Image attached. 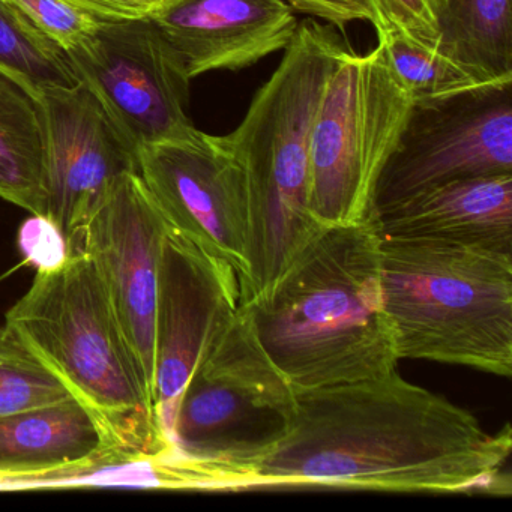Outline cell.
I'll return each instance as SVG.
<instances>
[{
    "label": "cell",
    "mask_w": 512,
    "mask_h": 512,
    "mask_svg": "<svg viewBox=\"0 0 512 512\" xmlns=\"http://www.w3.org/2000/svg\"><path fill=\"white\" fill-rule=\"evenodd\" d=\"M293 10L344 29L353 22H368L377 28V16L370 0H287Z\"/></svg>",
    "instance_id": "obj_26"
},
{
    "label": "cell",
    "mask_w": 512,
    "mask_h": 512,
    "mask_svg": "<svg viewBox=\"0 0 512 512\" xmlns=\"http://www.w3.org/2000/svg\"><path fill=\"white\" fill-rule=\"evenodd\" d=\"M151 17L191 79L253 67L286 50L299 26L287 0H179Z\"/></svg>",
    "instance_id": "obj_14"
},
{
    "label": "cell",
    "mask_w": 512,
    "mask_h": 512,
    "mask_svg": "<svg viewBox=\"0 0 512 512\" xmlns=\"http://www.w3.org/2000/svg\"><path fill=\"white\" fill-rule=\"evenodd\" d=\"M512 173V80L413 104L377 182L373 215L455 179Z\"/></svg>",
    "instance_id": "obj_9"
},
{
    "label": "cell",
    "mask_w": 512,
    "mask_h": 512,
    "mask_svg": "<svg viewBox=\"0 0 512 512\" xmlns=\"http://www.w3.org/2000/svg\"><path fill=\"white\" fill-rule=\"evenodd\" d=\"M295 394L289 431L257 467L262 487L511 493L502 484L509 425L488 433L469 410L397 370Z\"/></svg>",
    "instance_id": "obj_1"
},
{
    "label": "cell",
    "mask_w": 512,
    "mask_h": 512,
    "mask_svg": "<svg viewBox=\"0 0 512 512\" xmlns=\"http://www.w3.org/2000/svg\"><path fill=\"white\" fill-rule=\"evenodd\" d=\"M67 58L77 82L95 95L134 154L196 130L190 118L193 79L152 17L101 20Z\"/></svg>",
    "instance_id": "obj_8"
},
{
    "label": "cell",
    "mask_w": 512,
    "mask_h": 512,
    "mask_svg": "<svg viewBox=\"0 0 512 512\" xmlns=\"http://www.w3.org/2000/svg\"><path fill=\"white\" fill-rule=\"evenodd\" d=\"M377 43L413 104L433 103L490 85L479 74L437 46L418 43L392 29L377 32ZM497 83V82H494Z\"/></svg>",
    "instance_id": "obj_20"
},
{
    "label": "cell",
    "mask_w": 512,
    "mask_h": 512,
    "mask_svg": "<svg viewBox=\"0 0 512 512\" xmlns=\"http://www.w3.org/2000/svg\"><path fill=\"white\" fill-rule=\"evenodd\" d=\"M413 100L382 44L347 50L326 82L311 136L310 212L319 226L373 217L377 182L400 142Z\"/></svg>",
    "instance_id": "obj_7"
},
{
    "label": "cell",
    "mask_w": 512,
    "mask_h": 512,
    "mask_svg": "<svg viewBox=\"0 0 512 512\" xmlns=\"http://www.w3.org/2000/svg\"><path fill=\"white\" fill-rule=\"evenodd\" d=\"M74 7L88 11L103 22H121V20L151 17L134 0H67Z\"/></svg>",
    "instance_id": "obj_27"
},
{
    "label": "cell",
    "mask_w": 512,
    "mask_h": 512,
    "mask_svg": "<svg viewBox=\"0 0 512 512\" xmlns=\"http://www.w3.org/2000/svg\"><path fill=\"white\" fill-rule=\"evenodd\" d=\"M386 310L400 359L512 376V253L383 238Z\"/></svg>",
    "instance_id": "obj_4"
},
{
    "label": "cell",
    "mask_w": 512,
    "mask_h": 512,
    "mask_svg": "<svg viewBox=\"0 0 512 512\" xmlns=\"http://www.w3.org/2000/svg\"><path fill=\"white\" fill-rule=\"evenodd\" d=\"M167 227L139 172H128L116 181L103 205L70 242V253L89 254L100 272L152 409L155 314Z\"/></svg>",
    "instance_id": "obj_12"
},
{
    "label": "cell",
    "mask_w": 512,
    "mask_h": 512,
    "mask_svg": "<svg viewBox=\"0 0 512 512\" xmlns=\"http://www.w3.org/2000/svg\"><path fill=\"white\" fill-rule=\"evenodd\" d=\"M437 47L485 82L512 80L511 0H449Z\"/></svg>",
    "instance_id": "obj_19"
},
{
    "label": "cell",
    "mask_w": 512,
    "mask_h": 512,
    "mask_svg": "<svg viewBox=\"0 0 512 512\" xmlns=\"http://www.w3.org/2000/svg\"><path fill=\"white\" fill-rule=\"evenodd\" d=\"M241 299L232 266L167 227L155 314L154 416L169 445L182 394L232 322Z\"/></svg>",
    "instance_id": "obj_11"
},
{
    "label": "cell",
    "mask_w": 512,
    "mask_h": 512,
    "mask_svg": "<svg viewBox=\"0 0 512 512\" xmlns=\"http://www.w3.org/2000/svg\"><path fill=\"white\" fill-rule=\"evenodd\" d=\"M44 125L47 217L70 242L103 205L113 185L139 172L137 155L82 83L38 95Z\"/></svg>",
    "instance_id": "obj_13"
},
{
    "label": "cell",
    "mask_w": 512,
    "mask_h": 512,
    "mask_svg": "<svg viewBox=\"0 0 512 512\" xmlns=\"http://www.w3.org/2000/svg\"><path fill=\"white\" fill-rule=\"evenodd\" d=\"M380 244L374 217L323 227L262 298L242 302L293 389L377 379L397 368Z\"/></svg>",
    "instance_id": "obj_2"
},
{
    "label": "cell",
    "mask_w": 512,
    "mask_h": 512,
    "mask_svg": "<svg viewBox=\"0 0 512 512\" xmlns=\"http://www.w3.org/2000/svg\"><path fill=\"white\" fill-rule=\"evenodd\" d=\"M73 397L64 383L16 337L0 328V418Z\"/></svg>",
    "instance_id": "obj_22"
},
{
    "label": "cell",
    "mask_w": 512,
    "mask_h": 512,
    "mask_svg": "<svg viewBox=\"0 0 512 512\" xmlns=\"http://www.w3.org/2000/svg\"><path fill=\"white\" fill-rule=\"evenodd\" d=\"M134 2L140 5L148 16H154V14L178 4L179 0H134Z\"/></svg>",
    "instance_id": "obj_28"
},
{
    "label": "cell",
    "mask_w": 512,
    "mask_h": 512,
    "mask_svg": "<svg viewBox=\"0 0 512 512\" xmlns=\"http://www.w3.org/2000/svg\"><path fill=\"white\" fill-rule=\"evenodd\" d=\"M0 68L37 97L44 89L79 83L67 53L41 34L10 0H0Z\"/></svg>",
    "instance_id": "obj_21"
},
{
    "label": "cell",
    "mask_w": 512,
    "mask_h": 512,
    "mask_svg": "<svg viewBox=\"0 0 512 512\" xmlns=\"http://www.w3.org/2000/svg\"><path fill=\"white\" fill-rule=\"evenodd\" d=\"M5 326L97 413L130 451L170 446L161 437L136 359L94 260L83 251L35 275Z\"/></svg>",
    "instance_id": "obj_5"
},
{
    "label": "cell",
    "mask_w": 512,
    "mask_h": 512,
    "mask_svg": "<svg viewBox=\"0 0 512 512\" xmlns=\"http://www.w3.org/2000/svg\"><path fill=\"white\" fill-rule=\"evenodd\" d=\"M134 487L163 490H244L235 473L166 446L155 452L118 449L91 463L22 478H0V490L35 488Z\"/></svg>",
    "instance_id": "obj_17"
},
{
    "label": "cell",
    "mask_w": 512,
    "mask_h": 512,
    "mask_svg": "<svg viewBox=\"0 0 512 512\" xmlns=\"http://www.w3.org/2000/svg\"><path fill=\"white\" fill-rule=\"evenodd\" d=\"M377 16L376 34L401 32L418 43L437 46L449 0H370Z\"/></svg>",
    "instance_id": "obj_24"
},
{
    "label": "cell",
    "mask_w": 512,
    "mask_h": 512,
    "mask_svg": "<svg viewBox=\"0 0 512 512\" xmlns=\"http://www.w3.org/2000/svg\"><path fill=\"white\" fill-rule=\"evenodd\" d=\"M347 50L334 26L299 23L241 124L221 136L247 182L250 281L242 302L262 298L323 229L310 212L311 136L326 82Z\"/></svg>",
    "instance_id": "obj_3"
},
{
    "label": "cell",
    "mask_w": 512,
    "mask_h": 512,
    "mask_svg": "<svg viewBox=\"0 0 512 512\" xmlns=\"http://www.w3.org/2000/svg\"><path fill=\"white\" fill-rule=\"evenodd\" d=\"M19 248L26 262L38 272L59 268L70 257L67 238L47 215H32L23 223Z\"/></svg>",
    "instance_id": "obj_25"
},
{
    "label": "cell",
    "mask_w": 512,
    "mask_h": 512,
    "mask_svg": "<svg viewBox=\"0 0 512 512\" xmlns=\"http://www.w3.org/2000/svg\"><path fill=\"white\" fill-rule=\"evenodd\" d=\"M118 449L127 448L97 413L74 397L0 418V478L71 469Z\"/></svg>",
    "instance_id": "obj_16"
},
{
    "label": "cell",
    "mask_w": 512,
    "mask_h": 512,
    "mask_svg": "<svg viewBox=\"0 0 512 512\" xmlns=\"http://www.w3.org/2000/svg\"><path fill=\"white\" fill-rule=\"evenodd\" d=\"M137 167L164 220L250 281V209L244 170L223 137L194 130L137 152ZM242 301V299H241Z\"/></svg>",
    "instance_id": "obj_10"
},
{
    "label": "cell",
    "mask_w": 512,
    "mask_h": 512,
    "mask_svg": "<svg viewBox=\"0 0 512 512\" xmlns=\"http://www.w3.org/2000/svg\"><path fill=\"white\" fill-rule=\"evenodd\" d=\"M383 238L512 253V173L455 179L373 215Z\"/></svg>",
    "instance_id": "obj_15"
},
{
    "label": "cell",
    "mask_w": 512,
    "mask_h": 512,
    "mask_svg": "<svg viewBox=\"0 0 512 512\" xmlns=\"http://www.w3.org/2000/svg\"><path fill=\"white\" fill-rule=\"evenodd\" d=\"M295 409V389L263 349L250 307L241 302L182 394L170 445L262 487L257 467L286 436Z\"/></svg>",
    "instance_id": "obj_6"
},
{
    "label": "cell",
    "mask_w": 512,
    "mask_h": 512,
    "mask_svg": "<svg viewBox=\"0 0 512 512\" xmlns=\"http://www.w3.org/2000/svg\"><path fill=\"white\" fill-rule=\"evenodd\" d=\"M29 22L65 53L85 43L101 20L67 0H10Z\"/></svg>",
    "instance_id": "obj_23"
},
{
    "label": "cell",
    "mask_w": 512,
    "mask_h": 512,
    "mask_svg": "<svg viewBox=\"0 0 512 512\" xmlns=\"http://www.w3.org/2000/svg\"><path fill=\"white\" fill-rule=\"evenodd\" d=\"M0 197L47 215L44 125L37 95L0 68Z\"/></svg>",
    "instance_id": "obj_18"
}]
</instances>
